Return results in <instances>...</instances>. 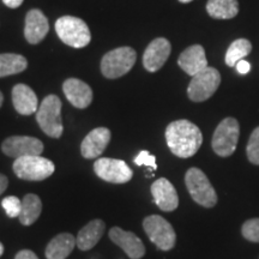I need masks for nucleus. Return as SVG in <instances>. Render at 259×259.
<instances>
[{
    "label": "nucleus",
    "mask_w": 259,
    "mask_h": 259,
    "mask_svg": "<svg viewBox=\"0 0 259 259\" xmlns=\"http://www.w3.org/2000/svg\"><path fill=\"white\" fill-rule=\"evenodd\" d=\"M166 141L168 148L176 156L189 158L199 150L203 143V135L198 126L183 119L167 126Z\"/></svg>",
    "instance_id": "f257e3e1"
},
{
    "label": "nucleus",
    "mask_w": 259,
    "mask_h": 259,
    "mask_svg": "<svg viewBox=\"0 0 259 259\" xmlns=\"http://www.w3.org/2000/svg\"><path fill=\"white\" fill-rule=\"evenodd\" d=\"M56 31L61 41L73 48L88 46L92 34L83 19L73 16H63L56 22Z\"/></svg>",
    "instance_id": "f03ea898"
},
{
    "label": "nucleus",
    "mask_w": 259,
    "mask_h": 259,
    "mask_svg": "<svg viewBox=\"0 0 259 259\" xmlns=\"http://www.w3.org/2000/svg\"><path fill=\"white\" fill-rule=\"evenodd\" d=\"M36 120L42 131L52 138H60L64 126L61 120V101L57 95H48L38 107Z\"/></svg>",
    "instance_id": "7ed1b4c3"
},
{
    "label": "nucleus",
    "mask_w": 259,
    "mask_h": 259,
    "mask_svg": "<svg viewBox=\"0 0 259 259\" xmlns=\"http://www.w3.org/2000/svg\"><path fill=\"white\" fill-rule=\"evenodd\" d=\"M185 184L192 199L204 208H212L218 203V193L211 183L198 168H190L186 171Z\"/></svg>",
    "instance_id": "20e7f679"
},
{
    "label": "nucleus",
    "mask_w": 259,
    "mask_h": 259,
    "mask_svg": "<svg viewBox=\"0 0 259 259\" xmlns=\"http://www.w3.org/2000/svg\"><path fill=\"white\" fill-rule=\"evenodd\" d=\"M12 168L19 179L27 181H42L50 178L56 170L53 162L40 155L16 158Z\"/></svg>",
    "instance_id": "39448f33"
},
{
    "label": "nucleus",
    "mask_w": 259,
    "mask_h": 259,
    "mask_svg": "<svg viewBox=\"0 0 259 259\" xmlns=\"http://www.w3.org/2000/svg\"><path fill=\"white\" fill-rule=\"evenodd\" d=\"M137 53L131 47H119L105 54L101 61V71L106 78L115 79L124 76L134 67Z\"/></svg>",
    "instance_id": "423d86ee"
},
{
    "label": "nucleus",
    "mask_w": 259,
    "mask_h": 259,
    "mask_svg": "<svg viewBox=\"0 0 259 259\" xmlns=\"http://www.w3.org/2000/svg\"><path fill=\"white\" fill-rule=\"evenodd\" d=\"M240 126L234 118H226L220 122L212 136V149L219 156L228 157L234 154L238 145Z\"/></svg>",
    "instance_id": "0eeeda50"
},
{
    "label": "nucleus",
    "mask_w": 259,
    "mask_h": 259,
    "mask_svg": "<svg viewBox=\"0 0 259 259\" xmlns=\"http://www.w3.org/2000/svg\"><path fill=\"white\" fill-rule=\"evenodd\" d=\"M143 228L151 242L158 250L169 251L176 246L177 234L167 220L160 215H151L144 219Z\"/></svg>",
    "instance_id": "6e6552de"
},
{
    "label": "nucleus",
    "mask_w": 259,
    "mask_h": 259,
    "mask_svg": "<svg viewBox=\"0 0 259 259\" xmlns=\"http://www.w3.org/2000/svg\"><path fill=\"white\" fill-rule=\"evenodd\" d=\"M221 84V74L216 69L208 66L192 77L187 88L189 99L193 102H203L210 99Z\"/></svg>",
    "instance_id": "1a4fd4ad"
},
{
    "label": "nucleus",
    "mask_w": 259,
    "mask_h": 259,
    "mask_svg": "<svg viewBox=\"0 0 259 259\" xmlns=\"http://www.w3.org/2000/svg\"><path fill=\"white\" fill-rule=\"evenodd\" d=\"M94 170L102 180L112 184H126L134 177V171L125 161L102 157L95 161Z\"/></svg>",
    "instance_id": "9d476101"
},
{
    "label": "nucleus",
    "mask_w": 259,
    "mask_h": 259,
    "mask_svg": "<svg viewBox=\"0 0 259 259\" xmlns=\"http://www.w3.org/2000/svg\"><path fill=\"white\" fill-rule=\"evenodd\" d=\"M2 150L6 156L15 160L23 156H38L44 151V143L40 139L29 136H12L3 142Z\"/></svg>",
    "instance_id": "9b49d317"
},
{
    "label": "nucleus",
    "mask_w": 259,
    "mask_h": 259,
    "mask_svg": "<svg viewBox=\"0 0 259 259\" xmlns=\"http://www.w3.org/2000/svg\"><path fill=\"white\" fill-rule=\"evenodd\" d=\"M170 42L164 37H157L149 44L143 54V65L149 72H156L163 66L170 56Z\"/></svg>",
    "instance_id": "f8f14e48"
},
{
    "label": "nucleus",
    "mask_w": 259,
    "mask_h": 259,
    "mask_svg": "<svg viewBox=\"0 0 259 259\" xmlns=\"http://www.w3.org/2000/svg\"><path fill=\"white\" fill-rule=\"evenodd\" d=\"M109 239L118 245L131 259H141L145 254V246L135 233L114 227L109 231Z\"/></svg>",
    "instance_id": "ddd939ff"
},
{
    "label": "nucleus",
    "mask_w": 259,
    "mask_h": 259,
    "mask_svg": "<svg viewBox=\"0 0 259 259\" xmlns=\"http://www.w3.org/2000/svg\"><path fill=\"white\" fill-rule=\"evenodd\" d=\"M151 194H153L156 205L162 211H174L179 205V197H178L176 187L169 180L164 179V178H161L153 183Z\"/></svg>",
    "instance_id": "4468645a"
},
{
    "label": "nucleus",
    "mask_w": 259,
    "mask_h": 259,
    "mask_svg": "<svg viewBox=\"0 0 259 259\" xmlns=\"http://www.w3.org/2000/svg\"><path fill=\"white\" fill-rule=\"evenodd\" d=\"M112 134L107 127H97L90 131L80 144V153L84 158H96L106 150L111 142Z\"/></svg>",
    "instance_id": "2eb2a0df"
},
{
    "label": "nucleus",
    "mask_w": 259,
    "mask_h": 259,
    "mask_svg": "<svg viewBox=\"0 0 259 259\" xmlns=\"http://www.w3.org/2000/svg\"><path fill=\"white\" fill-rule=\"evenodd\" d=\"M63 90L66 99L73 107L84 109L93 102V90L83 80L69 78L63 84Z\"/></svg>",
    "instance_id": "dca6fc26"
},
{
    "label": "nucleus",
    "mask_w": 259,
    "mask_h": 259,
    "mask_svg": "<svg viewBox=\"0 0 259 259\" xmlns=\"http://www.w3.org/2000/svg\"><path fill=\"white\" fill-rule=\"evenodd\" d=\"M50 30V24L46 16L37 9L30 10L25 17L24 36L31 45H37L46 37Z\"/></svg>",
    "instance_id": "f3484780"
},
{
    "label": "nucleus",
    "mask_w": 259,
    "mask_h": 259,
    "mask_svg": "<svg viewBox=\"0 0 259 259\" xmlns=\"http://www.w3.org/2000/svg\"><path fill=\"white\" fill-rule=\"evenodd\" d=\"M178 64L189 76H196L208 67L205 51L200 45H193L180 54Z\"/></svg>",
    "instance_id": "a211bd4d"
},
{
    "label": "nucleus",
    "mask_w": 259,
    "mask_h": 259,
    "mask_svg": "<svg viewBox=\"0 0 259 259\" xmlns=\"http://www.w3.org/2000/svg\"><path fill=\"white\" fill-rule=\"evenodd\" d=\"M12 103L15 109L22 115H31L38 109L36 94L25 84H17L12 89Z\"/></svg>",
    "instance_id": "6ab92c4d"
},
{
    "label": "nucleus",
    "mask_w": 259,
    "mask_h": 259,
    "mask_svg": "<svg viewBox=\"0 0 259 259\" xmlns=\"http://www.w3.org/2000/svg\"><path fill=\"white\" fill-rule=\"evenodd\" d=\"M105 229L106 225L102 220H93L78 232L76 245L82 251L92 250L94 246L101 240Z\"/></svg>",
    "instance_id": "aec40b11"
},
{
    "label": "nucleus",
    "mask_w": 259,
    "mask_h": 259,
    "mask_svg": "<svg viewBox=\"0 0 259 259\" xmlns=\"http://www.w3.org/2000/svg\"><path fill=\"white\" fill-rule=\"evenodd\" d=\"M76 245V239L70 233L57 235L50 241L46 247L47 259H65L70 255Z\"/></svg>",
    "instance_id": "412c9836"
},
{
    "label": "nucleus",
    "mask_w": 259,
    "mask_h": 259,
    "mask_svg": "<svg viewBox=\"0 0 259 259\" xmlns=\"http://www.w3.org/2000/svg\"><path fill=\"white\" fill-rule=\"evenodd\" d=\"M42 211V202L36 194L29 193L22 200V210L18 219L23 226H30L37 221Z\"/></svg>",
    "instance_id": "4be33fe9"
},
{
    "label": "nucleus",
    "mask_w": 259,
    "mask_h": 259,
    "mask_svg": "<svg viewBox=\"0 0 259 259\" xmlns=\"http://www.w3.org/2000/svg\"><path fill=\"white\" fill-rule=\"evenodd\" d=\"M206 11L215 19H232L239 14L238 0H209Z\"/></svg>",
    "instance_id": "5701e85b"
},
{
    "label": "nucleus",
    "mask_w": 259,
    "mask_h": 259,
    "mask_svg": "<svg viewBox=\"0 0 259 259\" xmlns=\"http://www.w3.org/2000/svg\"><path fill=\"white\" fill-rule=\"evenodd\" d=\"M28 67V61L23 56L15 53L0 54V77L23 72Z\"/></svg>",
    "instance_id": "b1692460"
},
{
    "label": "nucleus",
    "mask_w": 259,
    "mask_h": 259,
    "mask_svg": "<svg viewBox=\"0 0 259 259\" xmlns=\"http://www.w3.org/2000/svg\"><path fill=\"white\" fill-rule=\"evenodd\" d=\"M252 51V45L247 38H239L232 42V45L227 50L226 64L229 67L235 66L239 61L247 57Z\"/></svg>",
    "instance_id": "393cba45"
},
{
    "label": "nucleus",
    "mask_w": 259,
    "mask_h": 259,
    "mask_svg": "<svg viewBox=\"0 0 259 259\" xmlns=\"http://www.w3.org/2000/svg\"><path fill=\"white\" fill-rule=\"evenodd\" d=\"M246 155L251 163L259 166V126L253 130L246 147Z\"/></svg>",
    "instance_id": "a878e982"
},
{
    "label": "nucleus",
    "mask_w": 259,
    "mask_h": 259,
    "mask_svg": "<svg viewBox=\"0 0 259 259\" xmlns=\"http://www.w3.org/2000/svg\"><path fill=\"white\" fill-rule=\"evenodd\" d=\"M242 236L251 242H259V219L247 220L241 227Z\"/></svg>",
    "instance_id": "bb28decb"
},
{
    "label": "nucleus",
    "mask_w": 259,
    "mask_h": 259,
    "mask_svg": "<svg viewBox=\"0 0 259 259\" xmlns=\"http://www.w3.org/2000/svg\"><path fill=\"white\" fill-rule=\"evenodd\" d=\"M2 205L4 210L6 211V215L9 218L14 219L18 218L19 213H21L22 210V200H19L18 197L16 196H9L6 198L3 199Z\"/></svg>",
    "instance_id": "cd10ccee"
},
{
    "label": "nucleus",
    "mask_w": 259,
    "mask_h": 259,
    "mask_svg": "<svg viewBox=\"0 0 259 259\" xmlns=\"http://www.w3.org/2000/svg\"><path fill=\"white\" fill-rule=\"evenodd\" d=\"M135 163L137 164V166H147L154 170L157 169L156 157H155L154 155H151L147 150L141 151V153L135 157Z\"/></svg>",
    "instance_id": "c85d7f7f"
},
{
    "label": "nucleus",
    "mask_w": 259,
    "mask_h": 259,
    "mask_svg": "<svg viewBox=\"0 0 259 259\" xmlns=\"http://www.w3.org/2000/svg\"><path fill=\"white\" fill-rule=\"evenodd\" d=\"M235 66H236V70H238V72L241 73V74L248 73V72H250V70H251V64L248 63V61L244 60V59L239 61V63L236 64Z\"/></svg>",
    "instance_id": "c756f323"
},
{
    "label": "nucleus",
    "mask_w": 259,
    "mask_h": 259,
    "mask_svg": "<svg viewBox=\"0 0 259 259\" xmlns=\"http://www.w3.org/2000/svg\"><path fill=\"white\" fill-rule=\"evenodd\" d=\"M15 259H38L37 255L30 250H22L16 254Z\"/></svg>",
    "instance_id": "7c9ffc66"
},
{
    "label": "nucleus",
    "mask_w": 259,
    "mask_h": 259,
    "mask_svg": "<svg viewBox=\"0 0 259 259\" xmlns=\"http://www.w3.org/2000/svg\"><path fill=\"white\" fill-rule=\"evenodd\" d=\"M23 2L24 0H3V3H4V4L10 9L18 8V6L22 5V3Z\"/></svg>",
    "instance_id": "2f4dec72"
},
{
    "label": "nucleus",
    "mask_w": 259,
    "mask_h": 259,
    "mask_svg": "<svg viewBox=\"0 0 259 259\" xmlns=\"http://www.w3.org/2000/svg\"><path fill=\"white\" fill-rule=\"evenodd\" d=\"M9 186V180L4 174H0V194L3 192H5V190L8 189Z\"/></svg>",
    "instance_id": "473e14b6"
},
{
    "label": "nucleus",
    "mask_w": 259,
    "mask_h": 259,
    "mask_svg": "<svg viewBox=\"0 0 259 259\" xmlns=\"http://www.w3.org/2000/svg\"><path fill=\"white\" fill-rule=\"evenodd\" d=\"M3 253H4V245H3L2 242H0V257H2Z\"/></svg>",
    "instance_id": "72a5a7b5"
},
{
    "label": "nucleus",
    "mask_w": 259,
    "mask_h": 259,
    "mask_svg": "<svg viewBox=\"0 0 259 259\" xmlns=\"http://www.w3.org/2000/svg\"><path fill=\"white\" fill-rule=\"evenodd\" d=\"M3 101H4V96H3L2 92H0V107H2V105H3Z\"/></svg>",
    "instance_id": "f704fd0d"
},
{
    "label": "nucleus",
    "mask_w": 259,
    "mask_h": 259,
    "mask_svg": "<svg viewBox=\"0 0 259 259\" xmlns=\"http://www.w3.org/2000/svg\"><path fill=\"white\" fill-rule=\"evenodd\" d=\"M180 3H183V4H187V3H191V2H193V0H179Z\"/></svg>",
    "instance_id": "c9c22d12"
}]
</instances>
